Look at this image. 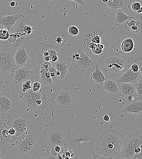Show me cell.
Masks as SVG:
<instances>
[{
  "label": "cell",
  "mask_w": 142,
  "mask_h": 159,
  "mask_svg": "<svg viewBox=\"0 0 142 159\" xmlns=\"http://www.w3.org/2000/svg\"><path fill=\"white\" fill-rule=\"evenodd\" d=\"M15 53L12 48H0V73L3 75L13 73L17 69Z\"/></svg>",
  "instance_id": "obj_13"
},
{
  "label": "cell",
  "mask_w": 142,
  "mask_h": 159,
  "mask_svg": "<svg viewBox=\"0 0 142 159\" xmlns=\"http://www.w3.org/2000/svg\"><path fill=\"white\" fill-rule=\"evenodd\" d=\"M41 65L45 69L49 71L51 67L52 64L50 62L47 61L41 64Z\"/></svg>",
  "instance_id": "obj_39"
},
{
  "label": "cell",
  "mask_w": 142,
  "mask_h": 159,
  "mask_svg": "<svg viewBox=\"0 0 142 159\" xmlns=\"http://www.w3.org/2000/svg\"><path fill=\"white\" fill-rule=\"evenodd\" d=\"M101 43L102 44L103 46V50H106L110 47V44L107 41H104Z\"/></svg>",
  "instance_id": "obj_44"
},
{
  "label": "cell",
  "mask_w": 142,
  "mask_h": 159,
  "mask_svg": "<svg viewBox=\"0 0 142 159\" xmlns=\"http://www.w3.org/2000/svg\"><path fill=\"white\" fill-rule=\"evenodd\" d=\"M4 83V75L0 73V89L3 86Z\"/></svg>",
  "instance_id": "obj_45"
},
{
  "label": "cell",
  "mask_w": 142,
  "mask_h": 159,
  "mask_svg": "<svg viewBox=\"0 0 142 159\" xmlns=\"http://www.w3.org/2000/svg\"><path fill=\"white\" fill-rule=\"evenodd\" d=\"M68 32L71 35L75 36L79 33V31L78 28L75 26H71L68 29Z\"/></svg>",
  "instance_id": "obj_36"
},
{
  "label": "cell",
  "mask_w": 142,
  "mask_h": 159,
  "mask_svg": "<svg viewBox=\"0 0 142 159\" xmlns=\"http://www.w3.org/2000/svg\"><path fill=\"white\" fill-rule=\"evenodd\" d=\"M63 59L58 46L46 43L43 46L40 52L37 56L36 62L37 65L47 61L54 65L62 61Z\"/></svg>",
  "instance_id": "obj_11"
},
{
  "label": "cell",
  "mask_w": 142,
  "mask_h": 159,
  "mask_svg": "<svg viewBox=\"0 0 142 159\" xmlns=\"http://www.w3.org/2000/svg\"><path fill=\"white\" fill-rule=\"evenodd\" d=\"M14 145L8 142L2 136L0 122V154L1 159L3 155L7 150Z\"/></svg>",
  "instance_id": "obj_28"
},
{
  "label": "cell",
  "mask_w": 142,
  "mask_h": 159,
  "mask_svg": "<svg viewBox=\"0 0 142 159\" xmlns=\"http://www.w3.org/2000/svg\"><path fill=\"white\" fill-rule=\"evenodd\" d=\"M142 7L140 3L138 2H133L131 5V8L135 11H137Z\"/></svg>",
  "instance_id": "obj_37"
},
{
  "label": "cell",
  "mask_w": 142,
  "mask_h": 159,
  "mask_svg": "<svg viewBox=\"0 0 142 159\" xmlns=\"http://www.w3.org/2000/svg\"><path fill=\"white\" fill-rule=\"evenodd\" d=\"M142 100L136 99L132 101H127L125 106L122 109L124 113L140 115L142 113Z\"/></svg>",
  "instance_id": "obj_21"
},
{
  "label": "cell",
  "mask_w": 142,
  "mask_h": 159,
  "mask_svg": "<svg viewBox=\"0 0 142 159\" xmlns=\"http://www.w3.org/2000/svg\"><path fill=\"white\" fill-rule=\"evenodd\" d=\"M142 70L134 72L129 68L114 81L118 84L121 83H135L142 78Z\"/></svg>",
  "instance_id": "obj_18"
},
{
  "label": "cell",
  "mask_w": 142,
  "mask_h": 159,
  "mask_svg": "<svg viewBox=\"0 0 142 159\" xmlns=\"http://www.w3.org/2000/svg\"><path fill=\"white\" fill-rule=\"evenodd\" d=\"M98 7L101 9L108 8L113 12L119 9H127L130 7L127 0H112L111 2L107 3H103L99 1Z\"/></svg>",
  "instance_id": "obj_17"
},
{
  "label": "cell",
  "mask_w": 142,
  "mask_h": 159,
  "mask_svg": "<svg viewBox=\"0 0 142 159\" xmlns=\"http://www.w3.org/2000/svg\"><path fill=\"white\" fill-rule=\"evenodd\" d=\"M89 48L95 54H99L103 51V46L102 43H96L91 42L89 44Z\"/></svg>",
  "instance_id": "obj_31"
},
{
  "label": "cell",
  "mask_w": 142,
  "mask_h": 159,
  "mask_svg": "<svg viewBox=\"0 0 142 159\" xmlns=\"http://www.w3.org/2000/svg\"></svg>",
  "instance_id": "obj_54"
},
{
  "label": "cell",
  "mask_w": 142,
  "mask_h": 159,
  "mask_svg": "<svg viewBox=\"0 0 142 159\" xmlns=\"http://www.w3.org/2000/svg\"><path fill=\"white\" fill-rule=\"evenodd\" d=\"M24 17V16L21 13L7 16H0V25L4 26L9 32L12 28L16 22L19 19Z\"/></svg>",
  "instance_id": "obj_20"
},
{
  "label": "cell",
  "mask_w": 142,
  "mask_h": 159,
  "mask_svg": "<svg viewBox=\"0 0 142 159\" xmlns=\"http://www.w3.org/2000/svg\"><path fill=\"white\" fill-rule=\"evenodd\" d=\"M29 51L26 48V45L20 47L15 53V60L17 68L27 64L29 59Z\"/></svg>",
  "instance_id": "obj_19"
},
{
  "label": "cell",
  "mask_w": 142,
  "mask_h": 159,
  "mask_svg": "<svg viewBox=\"0 0 142 159\" xmlns=\"http://www.w3.org/2000/svg\"><path fill=\"white\" fill-rule=\"evenodd\" d=\"M56 74L57 76H60V72L58 71V70H57L56 71Z\"/></svg>",
  "instance_id": "obj_51"
},
{
  "label": "cell",
  "mask_w": 142,
  "mask_h": 159,
  "mask_svg": "<svg viewBox=\"0 0 142 159\" xmlns=\"http://www.w3.org/2000/svg\"><path fill=\"white\" fill-rule=\"evenodd\" d=\"M136 61L132 57L121 55L110 47L103 51L96 63L107 79L115 81Z\"/></svg>",
  "instance_id": "obj_2"
},
{
  "label": "cell",
  "mask_w": 142,
  "mask_h": 159,
  "mask_svg": "<svg viewBox=\"0 0 142 159\" xmlns=\"http://www.w3.org/2000/svg\"><path fill=\"white\" fill-rule=\"evenodd\" d=\"M29 19L22 17L19 19L11 29L9 35L17 39L25 35H29L33 33L36 28Z\"/></svg>",
  "instance_id": "obj_15"
},
{
  "label": "cell",
  "mask_w": 142,
  "mask_h": 159,
  "mask_svg": "<svg viewBox=\"0 0 142 159\" xmlns=\"http://www.w3.org/2000/svg\"><path fill=\"white\" fill-rule=\"evenodd\" d=\"M92 42L96 43H100L101 42V37L96 35L91 40Z\"/></svg>",
  "instance_id": "obj_40"
},
{
  "label": "cell",
  "mask_w": 142,
  "mask_h": 159,
  "mask_svg": "<svg viewBox=\"0 0 142 159\" xmlns=\"http://www.w3.org/2000/svg\"><path fill=\"white\" fill-rule=\"evenodd\" d=\"M134 47V43L132 39L130 38L124 40L121 45V48L122 51L125 53L131 52Z\"/></svg>",
  "instance_id": "obj_30"
},
{
  "label": "cell",
  "mask_w": 142,
  "mask_h": 159,
  "mask_svg": "<svg viewBox=\"0 0 142 159\" xmlns=\"http://www.w3.org/2000/svg\"><path fill=\"white\" fill-rule=\"evenodd\" d=\"M92 158L93 159H106V158L101 155L97 153H95L94 152H92Z\"/></svg>",
  "instance_id": "obj_41"
},
{
  "label": "cell",
  "mask_w": 142,
  "mask_h": 159,
  "mask_svg": "<svg viewBox=\"0 0 142 159\" xmlns=\"http://www.w3.org/2000/svg\"><path fill=\"white\" fill-rule=\"evenodd\" d=\"M9 4L12 7H16L18 6V3L16 1H13L10 3Z\"/></svg>",
  "instance_id": "obj_47"
},
{
  "label": "cell",
  "mask_w": 142,
  "mask_h": 159,
  "mask_svg": "<svg viewBox=\"0 0 142 159\" xmlns=\"http://www.w3.org/2000/svg\"><path fill=\"white\" fill-rule=\"evenodd\" d=\"M138 13H142V7L140 8V9H139L138 11H136Z\"/></svg>",
  "instance_id": "obj_50"
},
{
  "label": "cell",
  "mask_w": 142,
  "mask_h": 159,
  "mask_svg": "<svg viewBox=\"0 0 142 159\" xmlns=\"http://www.w3.org/2000/svg\"><path fill=\"white\" fill-rule=\"evenodd\" d=\"M8 132L9 135L11 136L16 135H17L16 133V130L13 128H9L8 130Z\"/></svg>",
  "instance_id": "obj_42"
},
{
  "label": "cell",
  "mask_w": 142,
  "mask_h": 159,
  "mask_svg": "<svg viewBox=\"0 0 142 159\" xmlns=\"http://www.w3.org/2000/svg\"><path fill=\"white\" fill-rule=\"evenodd\" d=\"M9 33L6 29L3 28L0 29V40H7L9 37Z\"/></svg>",
  "instance_id": "obj_33"
},
{
  "label": "cell",
  "mask_w": 142,
  "mask_h": 159,
  "mask_svg": "<svg viewBox=\"0 0 142 159\" xmlns=\"http://www.w3.org/2000/svg\"><path fill=\"white\" fill-rule=\"evenodd\" d=\"M103 120L106 122H109L110 120V118L109 115L107 114L105 115L103 117Z\"/></svg>",
  "instance_id": "obj_48"
},
{
  "label": "cell",
  "mask_w": 142,
  "mask_h": 159,
  "mask_svg": "<svg viewBox=\"0 0 142 159\" xmlns=\"http://www.w3.org/2000/svg\"><path fill=\"white\" fill-rule=\"evenodd\" d=\"M36 119L28 113L19 109L8 115L5 121L9 128L16 130L18 137L28 131Z\"/></svg>",
  "instance_id": "obj_8"
},
{
  "label": "cell",
  "mask_w": 142,
  "mask_h": 159,
  "mask_svg": "<svg viewBox=\"0 0 142 159\" xmlns=\"http://www.w3.org/2000/svg\"><path fill=\"white\" fill-rule=\"evenodd\" d=\"M48 0L52 1H58V0Z\"/></svg>",
  "instance_id": "obj_52"
},
{
  "label": "cell",
  "mask_w": 142,
  "mask_h": 159,
  "mask_svg": "<svg viewBox=\"0 0 142 159\" xmlns=\"http://www.w3.org/2000/svg\"><path fill=\"white\" fill-rule=\"evenodd\" d=\"M54 65L57 70L60 73V76L61 79L64 78L68 73L69 66L62 61L55 63Z\"/></svg>",
  "instance_id": "obj_29"
},
{
  "label": "cell",
  "mask_w": 142,
  "mask_h": 159,
  "mask_svg": "<svg viewBox=\"0 0 142 159\" xmlns=\"http://www.w3.org/2000/svg\"><path fill=\"white\" fill-rule=\"evenodd\" d=\"M125 137L118 130L108 129L97 138L96 143L97 153L106 159H120Z\"/></svg>",
  "instance_id": "obj_4"
},
{
  "label": "cell",
  "mask_w": 142,
  "mask_h": 159,
  "mask_svg": "<svg viewBox=\"0 0 142 159\" xmlns=\"http://www.w3.org/2000/svg\"><path fill=\"white\" fill-rule=\"evenodd\" d=\"M52 102L55 106L63 109L73 108L76 104L74 95L68 86L54 93Z\"/></svg>",
  "instance_id": "obj_12"
},
{
  "label": "cell",
  "mask_w": 142,
  "mask_h": 159,
  "mask_svg": "<svg viewBox=\"0 0 142 159\" xmlns=\"http://www.w3.org/2000/svg\"><path fill=\"white\" fill-rule=\"evenodd\" d=\"M39 73L35 59L30 58L27 64L17 68L15 72L4 75L3 86L11 89L26 80L39 78Z\"/></svg>",
  "instance_id": "obj_6"
},
{
  "label": "cell",
  "mask_w": 142,
  "mask_h": 159,
  "mask_svg": "<svg viewBox=\"0 0 142 159\" xmlns=\"http://www.w3.org/2000/svg\"><path fill=\"white\" fill-rule=\"evenodd\" d=\"M35 37L34 33L29 35H26L22 36L17 39L16 42L13 43L12 48L15 52L20 47L24 45H26L30 39Z\"/></svg>",
  "instance_id": "obj_26"
},
{
  "label": "cell",
  "mask_w": 142,
  "mask_h": 159,
  "mask_svg": "<svg viewBox=\"0 0 142 159\" xmlns=\"http://www.w3.org/2000/svg\"><path fill=\"white\" fill-rule=\"evenodd\" d=\"M119 26L121 34L126 35L132 39H135L137 43L141 42L142 13H138L133 18L126 21Z\"/></svg>",
  "instance_id": "obj_10"
},
{
  "label": "cell",
  "mask_w": 142,
  "mask_h": 159,
  "mask_svg": "<svg viewBox=\"0 0 142 159\" xmlns=\"http://www.w3.org/2000/svg\"><path fill=\"white\" fill-rule=\"evenodd\" d=\"M114 22L116 26H120L126 21L133 18L135 17L129 16L125 14L122 9H119L116 12Z\"/></svg>",
  "instance_id": "obj_25"
},
{
  "label": "cell",
  "mask_w": 142,
  "mask_h": 159,
  "mask_svg": "<svg viewBox=\"0 0 142 159\" xmlns=\"http://www.w3.org/2000/svg\"><path fill=\"white\" fill-rule=\"evenodd\" d=\"M102 86L103 89L106 91L112 97H119V84L114 81L107 79L103 83Z\"/></svg>",
  "instance_id": "obj_22"
},
{
  "label": "cell",
  "mask_w": 142,
  "mask_h": 159,
  "mask_svg": "<svg viewBox=\"0 0 142 159\" xmlns=\"http://www.w3.org/2000/svg\"><path fill=\"white\" fill-rule=\"evenodd\" d=\"M90 76L95 83L102 85L103 83L107 80L97 65L95 70Z\"/></svg>",
  "instance_id": "obj_27"
},
{
  "label": "cell",
  "mask_w": 142,
  "mask_h": 159,
  "mask_svg": "<svg viewBox=\"0 0 142 159\" xmlns=\"http://www.w3.org/2000/svg\"><path fill=\"white\" fill-rule=\"evenodd\" d=\"M136 93L138 96H142V79H140L137 82L135 83Z\"/></svg>",
  "instance_id": "obj_35"
},
{
  "label": "cell",
  "mask_w": 142,
  "mask_h": 159,
  "mask_svg": "<svg viewBox=\"0 0 142 159\" xmlns=\"http://www.w3.org/2000/svg\"><path fill=\"white\" fill-rule=\"evenodd\" d=\"M132 159H142V151L139 153H135L133 156Z\"/></svg>",
  "instance_id": "obj_43"
},
{
  "label": "cell",
  "mask_w": 142,
  "mask_h": 159,
  "mask_svg": "<svg viewBox=\"0 0 142 159\" xmlns=\"http://www.w3.org/2000/svg\"><path fill=\"white\" fill-rule=\"evenodd\" d=\"M142 144V136L137 132L129 134L125 137L121 159H131L135 154V149Z\"/></svg>",
  "instance_id": "obj_14"
},
{
  "label": "cell",
  "mask_w": 142,
  "mask_h": 159,
  "mask_svg": "<svg viewBox=\"0 0 142 159\" xmlns=\"http://www.w3.org/2000/svg\"><path fill=\"white\" fill-rule=\"evenodd\" d=\"M56 42L61 46H63L66 43V40L63 37L59 36L56 38Z\"/></svg>",
  "instance_id": "obj_38"
},
{
  "label": "cell",
  "mask_w": 142,
  "mask_h": 159,
  "mask_svg": "<svg viewBox=\"0 0 142 159\" xmlns=\"http://www.w3.org/2000/svg\"><path fill=\"white\" fill-rule=\"evenodd\" d=\"M119 86V97L125 98L127 101L130 102L136 99L138 96L135 83H121Z\"/></svg>",
  "instance_id": "obj_16"
},
{
  "label": "cell",
  "mask_w": 142,
  "mask_h": 159,
  "mask_svg": "<svg viewBox=\"0 0 142 159\" xmlns=\"http://www.w3.org/2000/svg\"><path fill=\"white\" fill-rule=\"evenodd\" d=\"M20 108L18 93L13 87L9 89L4 86L0 89V120H5L12 112Z\"/></svg>",
  "instance_id": "obj_7"
},
{
  "label": "cell",
  "mask_w": 142,
  "mask_h": 159,
  "mask_svg": "<svg viewBox=\"0 0 142 159\" xmlns=\"http://www.w3.org/2000/svg\"><path fill=\"white\" fill-rule=\"evenodd\" d=\"M71 60L74 66L82 73L90 76L95 70L96 62L89 57L81 48L74 52Z\"/></svg>",
  "instance_id": "obj_9"
},
{
  "label": "cell",
  "mask_w": 142,
  "mask_h": 159,
  "mask_svg": "<svg viewBox=\"0 0 142 159\" xmlns=\"http://www.w3.org/2000/svg\"><path fill=\"white\" fill-rule=\"evenodd\" d=\"M43 85L39 80L35 81L32 84V89L33 91L38 92L41 89Z\"/></svg>",
  "instance_id": "obj_34"
},
{
  "label": "cell",
  "mask_w": 142,
  "mask_h": 159,
  "mask_svg": "<svg viewBox=\"0 0 142 159\" xmlns=\"http://www.w3.org/2000/svg\"><path fill=\"white\" fill-rule=\"evenodd\" d=\"M44 124L39 118L29 130L17 137L16 142L8 149L2 159L47 158L43 142Z\"/></svg>",
  "instance_id": "obj_1"
},
{
  "label": "cell",
  "mask_w": 142,
  "mask_h": 159,
  "mask_svg": "<svg viewBox=\"0 0 142 159\" xmlns=\"http://www.w3.org/2000/svg\"><path fill=\"white\" fill-rule=\"evenodd\" d=\"M112 0H100L99 1L103 3H107L110 2Z\"/></svg>",
  "instance_id": "obj_49"
},
{
  "label": "cell",
  "mask_w": 142,
  "mask_h": 159,
  "mask_svg": "<svg viewBox=\"0 0 142 159\" xmlns=\"http://www.w3.org/2000/svg\"><path fill=\"white\" fill-rule=\"evenodd\" d=\"M39 80V78L28 80L14 87L16 88L18 94L25 93L32 88V84L35 81Z\"/></svg>",
  "instance_id": "obj_24"
},
{
  "label": "cell",
  "mask_w": 142,
  "mask_h": 159,
  "mask_svg": "<svg viewBox=\"0 0 142 159\" xmlns=\"http://www.w3.org/2000/svg\"><path fill=\"white\" fill-rule=\"evenodd\" d=\"M57 69L54 65L52 64L51 68L49 70L51 77L53 83L54 84L58 82L61 80L59 76L57 75L56 72Z\"/></svg>",
  "instance_id": "obj_32"
},
{
  "label": "cell",
  "mask_w": 142,
  "mask_h": 159,
  "mask_svg": "<svg viewBox=\"0 0 142 159\" xmlns=\"http://www.w3.org/2000/svg\"><path fill=\"white\" fill-rule=\"evenodd\" d=\"M40 81L44 86H52L54 85L50 73L41 65L39 72Z\"/></svg>",
  "instance_id": "obj_23"
},
{
  "label": "cell",
  "mask_w": 142,
  "mask_h": 159,
  "mask_svg": "<svg viewBox=\"0 0 142 159\" xmlns=\"http://www.w3.org/2000/svg\"><path fill=\"white\" fill-rule=\"evenodd\" d=\"M73 141L71 126L60 125L51 122L44 129L43 142L48 158H49L50 151L55 146L67 149Z\"/></svg>",
  "instance_id": "obj_3"
},
{
  "label": "cell",
  "mask_w": 142,
  "mask_h": 159,
  "mask_svg": "<svg viewBox=\"0 0 142 159\" xmlns=\"http://www.w3.org/2000/svg\"><path fill=\"white\" fill-rule=\"evenodd\" d=\"M0 159H1V156L0 154Z\"/></svg>",
  "instance_id": "obj_53"
},
{
  "label": "cell",
  "mask_w": 142,
  "mask_h": 159,
  "mask_svg": "<svg viewBox=\"0 0 142 159\" xmlns=\"http://www.w3.org/2000/svg\"><path fill=\"white\" fill-rule=\"evenodd\" d=\"M20 109L27 112L35 118L48 107L46 87L44 85L38 92L32 91L18 94Z\"/></svg>",
  "instance_id": "obj_5"
},
{
  "label": "cell",
  "mask_w": 142,
  "mask_h": 159,
  "mask_svg": "<svg viewBox=\"0 0 142 159\" xmlns=\"http://www.w3.org/2000/svg\"><path fill=\"white\" fill-rule=\"evenodd\" d=\"M76 2L81 5H84L85 3L86 0H70Z\"/></svg>",
  "instance_id": "obj_46"
}]
</instances>
